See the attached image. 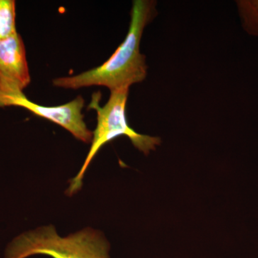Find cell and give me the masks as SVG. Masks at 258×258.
I'll list each match as a JSON object with an SVG mask.
<instances>
[{
	"instance_id": "6da1fadb",
	"label": "cell",
	"mask_w": 258,
	"mask_h": 258,
	"mask_svg": "<svg viewBox=\"0 0 258 258\" xmlns=\"http://www.w3.org/2000/svg\"><path fill=\"white\" fill-rule=\"evenodd\" d=\"M157 3L134 0L128 34L114 53L101 66L69 77L52 81L56 87L77 90L91 86H104L110 91L129 89L142 82L147 75L145 56L140 52L144 29L157 16Z\"/></svg>"
},
{
	"instance_id": "7a4b0ae2",
	"label": "cell",
	"mask_w": 258,
	"mask_h": 258,
	"mask_svg": "<svg viewBox=\"0 0 258 258\" xmlns=\"http://www.w3.org/2000/svg\"><path fill=\"white\" fill-rule=\"evenodd\" d=\"M128 91L129 89L111 91L109 99L103 107L100 106L101 93H93L88 108L96 111V128L93 132L91 147L82 167L77 175L71 180L69 189L66 191L69 196H72L81 189L83 177L93 158L105 144L113 139L122 136L128 137L134 147L145 155L160 145L161 139L159 137L139 134L128 125L126 116Z\"/></svg>"
},
{
	"instance_id": "3957f363",
	"label": "cell",
	"mask_w": 258,
	"mask_h": 258,
	"mask_svg": "<svg viewBox=\"0 0 258 258\" xmlns=\"http://www.w3.org/2000/svg\"><path fill=\"white\" fill-rule=\"evenodd\" d=\"M103 234L88 228L61 237L52 225L22 234L8 245L5 258L45 254L52 258H110Z\"/></svg>"
},
{
	"instance_id": "277c9868",
	"label": "cell",
	"mask_w": 258,
	"mask_h": 258,
	"mask_svg": "<svg viewBox=\"0 0 258 258\" xmlns=\"http://www.w3.org/2000/svg\"><path fill=\"white\" fill-rule=\"evenodd\" d=\"M85 101L79 96L73 101L57 106H45L30 101L23 91L0 85V107L25 108L33 114L53 122L84 143H91L93 132L88 129L82 113Z\"/></svg>"
},
{
	"instance_id": "5b68a950",
	"label": "cell",
	"mask_w": 258,
	"mask_h": 258,
	"mask_svg": "<svg viewBox=\"0 0 258 258\" xmlns=\"http://www.w3.org/2000/svg\"><path fill=\"white\" fill-rule=\"evenodd\" d=\"M31 81L26 50L20 34L0 40V85L23 91Z\"/></svg>"
},
{
	"instance_id": "8992f818",
	"label": "cell",
	"mask_w": 258,
	"mask_h": 258,
	"mask_svg": "<svg viewBox=\"0 0 258 258\" xmlns=\"http://www.w3.org/2000/svg\"><path fill=\"white\" fill-rule=\"evenodd\" d=\"M242 28L247 33L258 37V0L236 2Z\"/></svg>"
},
{
	"instance_id": "52a82bcc",
	"label": "cell",
	"mask_w": 258,
	"mask_h": 258,
	"mask_svg": "<svg viewBox=\"0 0 258 258\" xmlns=\"http://www.w3.org/2000/svg\"><path fill=\"white\" fill-rule=\"evenodd\" d=\"M17 33L16 3L14 0H0V40Z\"/></svg>"
}]
</instances>
